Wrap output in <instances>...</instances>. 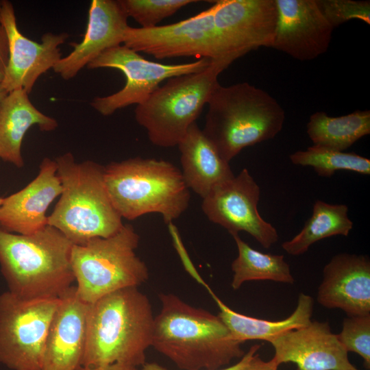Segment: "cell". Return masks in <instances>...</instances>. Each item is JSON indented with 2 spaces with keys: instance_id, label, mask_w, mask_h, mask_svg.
Returning <instances> with one entry per match:
<instances>
[{
  "instance_id": "6da1fadb",
  "label": "cell",
  "mask_w": 370,
  "mask_h": 370,
  "mask_svg": "<svg viewBox=\"0 0 370 370\" xmlns=\"http://www.w3.org/2000/svg\"><path fill=\"white\" fill-rule=\"evenodd\" d=\"M151 346L182 370H217L245 354L218 315L161 293Z\"/></svg>"
},
{
  "instance_id": "7a4b0ae2",
  "label": "cell",
  "mask_w": 370,
  "mask_h": 370,
  "mask_svg": "<svg viewBox=\"0 0 370 370\" xmlns=\"http://www.w3.org/2000/svg\"><path fill=\"white\" fill-rule=\"evenodd\" d=\"M154 317L138 287L122 288L88 304L82 367L143 365L151 346Z\"/></svg>"
},
{
  "instance_id": "3957f363",
  "label": "cell",
  "mask_w": 370,
  "mask_h": 370,
  "mask_svg": "<svg viewBox=\"0 0 370 370\" xmlns=\"http://www.w3.org/2000/svg\"><path fill=\"white\" fill-rule=\"evenodd\" d=\"M73 245L49 225L29 235L0 227V269L8 291L26 299L60 297L75 282Z\"/></svg>"
},
{
  "instance_id": "277c9868",
  "label": "cell",
  "mask_w": 370,
  "mask_h": 370,
  "mask_svg": "<svg viewBox=\"0 0 370 370\" xmlns=\"http://www.w3.org/2000/svg\"><path fill=\"white\" fill-rule=\"evenodd\" d=\"M207 105L202 131L229 163L244 148L274 138L285 121L278 101L247 82L219 84Z\"/></svg>"
},
{
  "instance_id": "5b68a950",
  "label": "cell",
  "mask_w": 370,
  "mask_h": 370,
  "mask_svg": "<svg viewBox=\"0 0 370 370\" xmlns=\"http://www.w3.org/2000/svg\"><path fill=\"white\" fill-rule=\"evenodd\" d=\"M62 185L60 197L47 224L74 245L95 237H110L123 227L104 180V166L92 161L78 162L71 152L55 159Z\"/></svg>"
},
{
  "instance_id": "8992f818",
  "label": "cell",
  "mask_w": 370,
  "mask_h": 370,
  "mask_svg": "<svg viewBox=\"0 0 370 370\" xmlns=\"http://www.w3.org/2000/svg\"><path fill=\"white\" fill-rule=\"evenodd\" d=\"M105 184L122 218L160 214L166 223L185 212L190 199L182 171L172 163L136 157L104 166Z\"/></svg>"
},
{
  "instance_id": "52a82bcc",
  "label": "cell",
  "mask_w": 370,
  "mask_h": 370,
  "mask_svg": "<svg viewBox=\"0 0 370 370\" xmlns=\"http://www.w3.org/2000/svg\"><path fill=\"white\" fill-rule=\"evenodd\" d=\"M230 65L212 60L201 71L169 78L136 106L135 119L146 130L151 143L161 147L177 146L219 84V75Z\"/></svg>"
},
{
  "instance_id": "ba28073f",
  "label": "cell",
  "mask_w": 370,
  "mask_h": 370,
  "mask_svg": "<svg viewBox=\"0 0 370 370\" xmlns=\"http://www.w3.org/2000/svg\"><path fill=\"white\" fill-rule=\"evenodd\" d=\"M139 240L134 227L124 224L110 237L73 245L71 265L82 300L90 304L116 291L138 287L148 280V268L136 254Z\"/></svg>"
},
{
  "instance_id": "9c48e42d",
  "label": "cell",
  "mask_w": 370,
  "mask_h": 370,
  "mask_svg": "<svg viewBox=\"0 0 370 370\" xmlns=\"http://www.w3.org/2000/svg\"><path fill=\"white\" fill-rule=\"evenodd\" d=\"M59 298L0 294V363L12 370H41L44 347Z\"/></svg>"
},
{
  "instance_id": "30bf717a",
  "label": "cell",
  "mask_w": 370,
  "mask_h": 370,
  "mask_svg": "<svg viewBox=\"0 0 370 370\" xmlns=\"http://www.w3.org/2000/svg\"><path fill=\"white\" fill-rule=\"evenodd\" d=\"M209 58L189 62L165 64L148 60L125 45L108 49L88 64L90 69L110 68L121 71L126 83L120 90L104 97H95L91 106L103 116L131 105L143 103L160 85L169 78L194 73L206 69Z\"/></svg>"
},
{
  "instance_id": "8fae6325",
  "label": "cell",
  "mask_w": 370,
  "mask_h": 370,
  "mask_svg": "<svg viewBox=\"0 0 370 370\" xmlns=\"http://www.w3.org/2000/svg\"><path fill=\"white\" fill-rule=\"evenodd\" d=\"M215 3L208 9L177 23L151 28L128 27L123 45L157 59L195 57L222 60L223 57L217 33L214 13Z\"/></svg>"
},
{
  "instance_id": "7c38bea8",
  "label": "cell",
  "mask_w": 370,
  "mask_h": 370,
  "mask_svg": "<svg viewBox=\"0 0 370 370\" xmlns=\"http://www.w3.org/2000/svg\"><path fill=\"white\" fill-rule=\"evenodd\" d=\"M260 189L247 169L216 186L204 198L201 209L212 223L232 235L243 231L269 249L278 241L276 229L259 214Z\"/></svg>"
},
{
  "instance_id": "4fadbf2b",
  "label": "cell",
  "mask_w": 370,
  "mask_h": 370,
  "mask_svg": "<svg viewBox=\"0 0 370 370\" xmlns=\"http://www.w3.org/2000/svg\"><path fill=\"white\" fill-rule=\"evenodd\" d=\"M214 23L223 57L232 63L260 47H271L278 21L275 0L215 1Z\"/></svg>"
},
{
  "instance_id": "5bb4252c",
  "label": "cell",
  "mask_w": 370,
  "mask_h": 370,
  "mask_svg": "<svg viewBox=\"0 0 370 370\" xmlns=\"http://www.w3.org/2000/svg\"><path fill=\"white\" fill-rule=\"evenodd\" d=\"M0 24L8 40L9 57L3 88L10 92L22 88L28 94L43 73L53 69L62 58L60 46L69 38L67 33H46L41 42L29 39L19 30L12 3L1 1Z\"/></svg>"
},
{
  "instance_id": "9a60e30c",
  "label": "cell",
  "mask_w": 370,
  "mask_h": 370,
  "mask_svg": "<svg viewBox=\"0 0 370 370\" xmlns=\"http://www.w3.org/2000/svg\"><path fill=\"white\" fill-rule=\"evenodd\" d=\"M278 21L271 47L300 60H312L329 48L334 27L317 0H275Z\"/></svg>"
},
{
  "instance_id": "2e32d148",
  "label": "cell",
  "mask_w": 370,
  "mask_h": 370,
  "mask_svg": "<svg viewBox=\"0 0 370 370\" xmlns=\"http://www.w3.org/2000/svg\"><path fill=\"white\" fill-rule=\"evenodd\" d=\"M274 349L271 359L279 367L293 362L297 370H352L348 352L331 331L328 322L310 321L269 341Z\"/></svg>"
},
{
  "instance_id": "e0dca14e",
  "label": "cell",
  "mask_w": 370,
  "mask_h": 370,
  "mask_svg": "<svg viewBox=\"0 0 370 370\" xmlns=\"http://www.w3.org/2000/svg\"><path fill=\"white\" fill-rule=\"evenodd\" d=\"M88 304L75 286L60 297L45 339L41 370H78L82 367Z\"/></svg>"
},
{
  "instance_id": "ac0fdd59",
  "label": "cell",
  "mask_w": 370,
  "mask_h": 370,
  "mask_svg": "<svg viewBox=\"0 0 370 370\" xmlns=\"http://www.w3.org/2000/svg\"><path fill=\"white\" fill-rule=\"evenodd\" d=\"M317 300L323 307L348 317L370 314V261L363 255L341 253L323 269Z\"/></svg>"
},
{
  "instance_id": "d6986e66",
  "label": "cell",
  "mask_w": 370,
  "mask_h": 370,
  "mask_svg": "<svg viewBox=\"0 0 370 370\" xmlns=\"http://www.w3.org/2000/svg\"><path fill=\"white\" fill-rule=\"evenodd\" d=\"M62 193L55 160L45 158L37 176L25 187L3 198L0 205V227L29 235L47 225L46 212Z\"/></svg>"
},
{
  "instance_id": "ffe728a7",
  "label": "cell",
  "mask_w": 370,
  "mask_h": 370,
  "mask_svg": "<svg viewBox=\"0 0 370 370\" xmlns=\"http://www.w3.org/2000/svg\"><path fill=\"white\" fill-rule=\"evenodd\" d=\"M127 18L119 0H93L88 10L87 29L79 43L54 66V71L64 79L77 75L106 50L121 45L127 28Z\"/></svg>"
},
{
  "instance_id": "44dd1931",
  "label": "cell",
  "mask_w": 370,
  "mask_h": 370,
  "mask_svg": "<svg viewBox=\"0 0 370 370\" xmlns=\"http://www.w3.org/2000/svg\"><path fill=\"white\" fill-rule=\"evenodd\" d=\"M182 174L188 188L202 198L219 184L234 175L196 123L188 129L177 145Z\"/></svg>"
},
{
  "instance_id": "7402d4cb",
  "label": "cell",
  "mask_w": 370,
  "mask_h": 370,
  "mask_svg": "<svg viewBox=\"0 0 370 370\" xmlns=\"http://www.w3.org/2000/svg\"><path fill=\"white\" fill-rule=\"evenodd\" d=\"M23 89L14 90L0 101V158L22 168L23 138L29 129L37 125L41 131L57 128L56 119L38 110Z\"/></svg>"
},
{
  "instance_id": "603a6c76",
  "label": "cell",
  "mask_w": 370,
  "mask_h": 370,
  "mask_svg": "<svg viewBox=\"0 0 370 370\" xmlns=\"http://www.w3.org/2000/svg\"><path fill=\"white\" fill-rule=\"evenodd\" d=\"M204 284L220 310L218 316L232 336L242 343L250 340L269 342L286 331L305 326L311 321L314 299L304 293L299 294L296 308L289 317L280 321H269L247 316L232 310L216 296L206 283Z\"/></svg>"
},
{
  "instance_id": "cb8c5ba5",
  "label": "cell",
  "mask_w": 370,
  "mask_h": 370,
  "mask_svg": "<svg viewBox=\"0 0 370 370\" xmlns=\"http://www.w3.org/2000/svg\"><path fill=\"white\" fill-rule=\"evenodd\" d=\"M306 132L314 145L344 151L370 134V111L356 110L338 117L316 112L310 116Z\"/></svg>"
},
{
  "instance_id": "d4e9b609",
  "label": "cell",
  "mask_w": 370,
  "mask_h": 370,
  "mask_svg": "<svg viewBox=\"0 0 370 370\" xmlns=\"http://www.w3.org/2000/svg\"><path fill=\"white\" fill-rule=\"evenodd\" d=\"M352 227L347 206L317 200L304 227L292 239L284 242L282 247L290 255L299 256L320 240L336 235L348 236Z\"/></svg>"
},
{
  "instance_id": "484cf974",
  "label": "cell",
  "mask_w": 370,
  "mask_h": 370,
  "mask_svg": "<svg viewBox=\"0 0 370 370\" xmlns=\"http://www.w3.org/2000/svg\"><path fill=\"white\" fill-rule=\"evenodd\" d=\"M238 249V256L232 262L231 286L238 289L248 281L271 280L293 284L295 279L284 255L264 254L251 248L238 234L232 236Z\"/></svg>"
},
{
  "instance_id": "4316f807",
  "label": "cell",
  "mask_w": 370,
  "mask_h": 370,
  "mask_svg": "<svg viewBox=\"0 0 370 370\" xmlns=\"http://www.w3.org/2000/svg\"><path fill=\"white\" fill-rule=\"evenodd\" d=\"M289 158L294 164L312 167L317 174L322 177H330L339 170L370 174V160L354 152L347 153L313 145L306 150L295 151Z\"/></svg>"
},
{
  "instance_id": "83f0119b",
  "label": "cell",
  "mask_w": 370,
  "mask_h": 370,
  "mask_svg": "<svg viewBox=\"0 0 370 370\" xmlns=\"http://www.w3.org/2000/svg\"><path fill=\"white\" fill-rule=\"evenodd\" d=\"M128 17L133 18L142 28H151L182 7L197 3L195 0H119Z\"/></svg>"
},
{
  "instance_id": "f1b7e54d",
  "label": "cell",
  "mask_w": 370,
  "mask_h": 370,
  "mask_svg": "<svg viewBox=\"0 0 370 370\" xmlns=\"http://www.w3.org/2000/svg\"><path fill=\"white\" fill-rule=\"evenodd\" d=\"M345 350L358 354L370 367V314L348 317L343 321L341 332L337 334Z\"/></svg>"
},
{
  "instance_id": "f546056e",
  "label": "cell",
  "mask_w": 370,
  "mask_h": 370,
  "mask_svg": "<svg viewBox=\"0 0 370 370\" xmlns=\"http://www.w3.org/2000/svg\"><path fill=\"white\" fill-rule=\"evenodd\" d=\"M327 21L334 28L352 19L370 24L369 1L317 0Z\"/></svg>"
},
{
  "instance_id": "4dcf8cb0",
  "label": "cell",
  "mask_w": 370,
  "mask_h": 370,
  "mask_svg": "<svg viewBox=\"0 0 370 370\" xmlns=\"http://www.w3.org/2000/svg\"><path fill=\"white\" fill-rule=\"evenodd\" d=\"M260 347V345H252L249 348V349L247 351V352L243 355V356L241 358V360L238 362L228 367L219 369L217 370H241L249 362V361L251 360L253 356L259 350ZM141 370H169V369L155 362H150V363L145 362L143 365V368Z\"/></svg>"
},
{
  "instance_id": "1f68e13d",
  "label": "cell",
  "mask_w": 370,
  "mask_h": 370,
  "mask_svg": "<svg viewBox=\"0 0 370 370\" xmlns=\"http://www.w3.org/2000/svg\"><path fill=\"white\" fill-rule=\"evenodd\" d=\"M9 57L8 40L6 33L0 24V84L2 83Z\"/></svg>"
},
{
  "instance_id": "d6a6232c",
  "label": "cell",
  "mask_w": 370,
  "mask_h": 370,
  "mask_svg": "<svg viewBox=\"0 0 370 370\" xmlns=\"http://www.w3.org/2000/svg\"><path fill=\"white\" fill-rule=\"evenodd\" d=\"M241 370H278V366L271 360L264 361L256 354L249 362Z\"/></svg>"
},
{
  "instance_id": "836d02e7",
  "label": "cell",
  "mask_w": 370,
  "mask_h": 370,
  "mask_svg": "<svg viewBox=\"0 0 370 370\" xmlns=\"http://www.w3.org/2000/svg\"><path fill=\"white\" fill-rule=\"evenodd\" d=\"M78 370H138L136 367L121 363H114L99 367H82Z\"/></svg>"
},
{
  "instance_id": "e575fe53",
  "label": "cell",
  "mask_w": 370,
  "mask_h": 370,
  "mask_svg": "<svg viewBox=\"0 0 370 370\" xmlns=\"http://www.w3.org/2000/svg\"><path fill=\"white\" fill-rule=\"evenodd\" d=\"M8 92L3 88L1 84H0V101L3 99L7 95Z\"/></svg>"
},
{
  "instance_id": "d590c367",
  "label": "cell",
  "mask_w": 370,
  "mask_h": 370,
  "mask_svg": "<svg viewBox=\"0 0 370 370\" xmlns=\"http://www.w3.org/2000/svg\"><path fill=\"white\" fill-rule=\"evenodd\" d=\"M1 1H0V19H1Z\"/></svg>"
},
{
  "instance_id": "8d00e7d4",
  "label": "cell",
  "mask_w": 370,
  "mask_h": 370,
  "mask_svg": "<svg viewBox=\"0 0 370 370\" xmlns=\"http://www.w3.org/2000/svg\"><path fill=\"white\" fill-rule=\"evenodd\" d=\"M3 201V198L0 197V205L2 204Z\"/></svg>"
},
{
  "instance_id": "74e56055",
  "label": "cell",
  "mask_w": 370,
  "mask_h": 370,
  "mask_svg": "<svg viewBox=\"0 0 370 370\" xmlns=\"http://www.w3.org/2000/svg\"><path fill=\"white\" fill-rule=\"evenodd\" d=\"M352 370H359V369H356V368L354 367L353 368Z\"/></svg>"
}]
</instances>
